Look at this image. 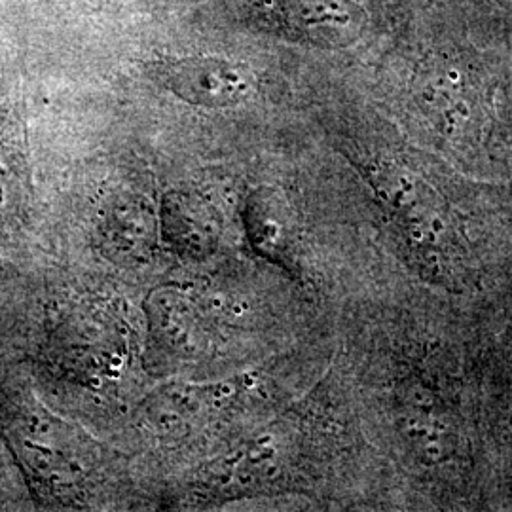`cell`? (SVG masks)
Here are the masks:
<instances>
[{
    "mask_svg": "<svg viewBox=\"0 0 512 512\" xmlns=\"http://www.w3.org/2000/svg\"><path fill=\"white\" fill-rule=\"evenodd\" d=\"M454 21L486 46L512 55V0H412Z\"/></svg>",
    "mask_w": 512,
    "mask_h": 512,
    "instance_id": "277c9868",
    "label": "cell"
},
{
    "mask_svg": "<svg viewBox=\"0 0 512 512\" xmlns=\"http://www.w3.org/2000/svg\"><path fill=\"white\" fill-rule=\"evenodd\" d=\"M147 73L165 92L203 109L236 107L258 90L256 73L247 63L219 55L158 59L148 63Z\"/></svg>",
    "mask_w": 512,
    "mask_h": 512,
    "instance_id": "7a4b0ae2",
    "label": "cell"
},
{
    "mask_svg": "<svg viewBox=\"0 0 512 512\" xmlns=\"http://www.w3.org/2000/svg\"><path fill=\"white\" fill-rule=\"evenodd\" d=\"M160 234L165 245L183 258L203 260L219 245V226L211 209L188 194L165 196L160 209Z\"/></svg>",
    "mask_w": 512,
    "mask_h": 512,
    "instance_id": "3957f363",
    "label": "cell"
},
{
    "mask_svg": "<svg viewBox=\"0 0 512 512\" xmlns=\"http://www.w3.org/2000/svg\"><path fill=\"white\" fill-rule=\"evenodd\" d=\"M245 230L253 249L258 255L285 262L291 247V226L285 205L270 190L255 192L245 207Z\"/></svg>",
    "mask_w": 512,
    "mask_h": 512,
    "instance_id": "5b68a950",
    "label": "cell"
},
{
    "mask_svg": "<svg viewBox=\"0 0 512 512\" xmlns=\"http://www.w3.org/2000/svg\"><path fill=\"white\" fill-rule=\"evenodd\" d=\"M374 76L420 147L465 169L512 156V55L454 21L414 4L376 52Z\"/></svg>",
    "mask_w": 512,
    "mask_h": 512,
    "instance_id": "6da1fadb",
    "label": "cell"
}]
</instances>
